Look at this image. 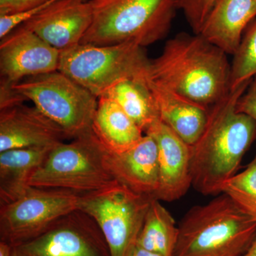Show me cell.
I'll return each mask as SVG.
<instances>
[{"instance_id":"obj_1","label":"cell","mask_w":256,"mask_h":256,"mask_svg":"<svg viewBox=\"0 0 256 256\" xmlns=\"http://www.w3.org/2000/svg\"><path fill=\"white\" fill-rule=\"evenodd\" d=\"M252 82L230 90L208 109L203 132L190 146L192 185L202 194L220 193L222 185L236 174L244 154L256 139V122L236 109Z\"/></svg>"},{"instance_id":"obj_2","label":"cell","mask_w":256,"mask_h":256,"mask_svg":"<svg viewBox=\"0 0 256 256\" xmlns=\"http://www.w3.org/2000/svg\"><path fill=\"white\" fill-rule=\"evenodd\" d=\"M226 54L200 34L178 33L150 60L148 77L210 109L230 92Z\"/></svg>"},{"instance_id":"obj_3","label":"cell","mask_w":256,"mask_h":256,"mask_svg":"<svg viewBox=\"0 0 256 256\" xmlns=\"http://www.w3.org/2000/svg\"><path fill=\"white\" fill-rule=\"evenodd\" d=\"M178 227L173 256H240L256 235V222L224 194L194 206Z\"/></svg>"},{"instance_id":"obj_4","label":"cell","mask_w":256,"mask_h":256,"mask_svg":"<svg viewBox=\"0 0 256 256\" xmlns=\"http://www.w3.org/2000/svg\"><path fill=\"white\" fill-rule=\"evenodd\" d=\"M90 26L80 44L150 46L168 36L178 0H90Z\"/></svg>"},{"instance_id":"obj_5","label":"cell","mask_w":256,"mask_h":256,"mask_svg":"<svg viewBox=\"0 0 256 256\" xmlns=\"http://www.w3.org/2000/svg\"><path fill=\"white\" fill-rule=\"evenodd\" d=\"M107 154L92 130L72 142L60 143L52 148L30 185L82 194L107 188L117 182L106 162Z\"/></svg>"},{"instance_id":"obj_6","label":"cell","mask_w":256,"mask_h":256,"mask_svg":"<svg viewBox=\"0 0 256 256\" xmlns=\"http://www.w3.org/2000/svg\"><path fill=\"white\" fill-rule=\"evenodd\" d=\"M60 52L58 70L98 98L122 80L146 76L150 63L143 47L133 43L79 44Z\"/></svg>"},{"instance_id":"obj_7","label":"cell","mask_w":256,"mask_h":256,"mask_svg":"<svg viewBox=\"0 0 256 256\" xmlns=\"http://www.w3.org/2000/svg\"><path fill=\"white\" fill-rule=\"evenodd\" d=\"M13 88L60 126L69 139L92 131L98 98L60 70L28 77Z\"/></svg>"},{"instance_id":"obj_8","label":"cell","mask_w":256,"mask_h":256,"mask_svg":"<svg viewBox=\"0 0 256 256\" xmlns=\"http://www.w3.org/2000/svg\"><path fill=\"white\" fill-rule=\"evenodd\" d=\"M152 198L116 182L107 188L80 194L78 210L98 224L111 256H128L136 246Z\"/></svg>"},{"instance_id":"obj_9","label":"cell","mask_w":256,"mask_h":256,"mask_svg":"<svg viewBox=\"0 0 256 256\" xmlns=\"http://www.w3.org/2000/svg\"><path fill=\"white\" fill-rule=\"evenodd\" d=\"M80 194L64 188L30 186L15 201L0 204V242L12 246L36 236L78 210Z\"/></svg>"},{"instance_id":"obj_10","label":"cell","mask_w":256,"mask_h":256,"mask_svg":"<svg viewBox=\"0 0 256 256\" xmlns=\"http://www.w3.org/2000/svg\"><path fill=\"white\" fill-rule=\"evenodd\" d=\"M12 256H111V254L94 218L77 210L36 236L12 246Z\"/></svg>"},{"instance_id":"obj_11","label":"cell","mask_w":256,"mask_h":256,"mask_svg":"<svg viewBox=\"0 0 256 256\" xmlns=\"http://www.w3.org/2000/svg\"><path fill=\"white\" fill-rule=\"evenodd\" d=\"M60 50L20 25L0 44L1 82L14 86L23 79L58 70Z\"/></svg>"},{"instance_id":"obj_12","label":"cell","mask_w":256,"mask_h":256,"mask_svg":"<svg viewBox=\"0 0 256 256\" xmlns=\"http://www.w3.org/2000/svg\"><path fill=\"white\" fill-rule=\"evenodd\" d=\"M92 18L90 0H56L22 25L62 50L80 43Z\"/></svg>"},{"instance_id":"obj_13","label":"cell","mask_w":256,"mask_h":256,"mask_svg":"<svg viewBox=\"0 0 256 256\" xmlns=\"http://www.w3.org/2000/svg\"><path fill=\"white\" fill-rule=\"evenodd\" d=\"M69 138L36 107L24 104L0 110V152L20 148H52Z\"/></svg>"},{"instance_id":"obj_14","label":"cell","mask_w":256,"mask_h":256,"mask_svg":"<svg viewBox=\"0 0 256 256\" xmlns=\"http://www.w3.org/2000/svg\"><path fill=\"white\" fill-rule=\"evenodd\" d=\"M158 146L159 188L156 198L173 202L186 194L191 185V146L164 122L158 121L148 131Z\"/></svg>"},{"instance_id":"obj_15","label":"cell","mask_w":256,"mask_h":256,"mask_svg":"<svg viewBox=\"0 0 256 256\" xmlns=\"http://www.w3.org/2000/svg\"><path fill=\"white\" fill-rule=\"evenodd\" d=\"M106 162L116 181L136 193L156 198L159 163L154 138L144 134L137 144L122 152L108 150Z\"/></svg>"},{"instance_id":"obj_16","label":"cell","mask_w":256,"mask_h":256,"mask_svg":"<svg viewBox=\"0 0 256 256\" xmlns=\"http://www.w3.org/2000/svg\"><path fill=\"white\" fill-rule=\"evenodd\" d=\"M256 18V0H216L200 34L227 55H234Z\"/></svg>"},{"instance_id":"obj_17","label":"cell","mask_w":256,"mask_h":256,"mask_svg":"<svg viewBox=\"0 0 256 256\" xmlns=\"http://www.w3.org/2000/svg\"><path fill=\"white\" fill-rule=\"evenodd\" d=\"M160 120L171 128L190 146L201 136L208 118V109L195 104L146 76Z\"/></svg>"},{"instance_id":"obj_18","label":"cell","mask_w":256,"mask_h":256,"mask_svg":"<svg viewBox=\"0 0 256 256\" xmlns=\"http://www.w3.org/2000/svg\"><path fill=\"white\" fill-rule=\"evenodd\" d=\"M50 150L20 148L0 152V204L14 202L28 191L32 176Z\"/></svg>"},{"instance_id":"obj_19","label":"cell","mask_w":256,"mask_h":256,"mask_svg":"<svg viewBox=\"0 0 256 256\" xmlns=\"http://www.w3.org/2000/svg\"><path fill=\"white\" fill-rule=\"evenodd\" d=\"M92 130L110 152H122L137 144L143 131L120 106L106 96L98 98Z\"/></svg>"},{"instance_id":"obj_20","label":"cell","mask_w":256,"mask_h":256,"mask_svg":"<svg viewBox=\"0 0 256 256\" xmlns=\"http://www.w3.org/2000/svg\"><path fill=\"white\" fill-rule=\"evenodd\" d=\"M148 74L141 78L122 80L104 95L114 101L144 133L160 120L154 98L146 82Z\"/></svg>"},{"instance_id":"obj_21","label":"cell","mask_w":256,"mask_h":256,"mask_svg":"<svg viewBox=\"0 0 256 256\" xmlns=\"http://www.w3.org/2000/svg\"><path fill=\"white\" fill-rule=\"evenodd\" d=\"M178 236L172 216L158 198H152L136 246L162 256H173Z\"/></svg>"},{"instance_id":"obj_22","label":"cell","mask_w":256,"mask_h":256,"mask_svg":"<svg viewBox=\"0 0 256 256\" xmlns=\"http://www.w3.org/2000/svg\"><path fill=\"white\" fill-rule=\"evenodd\" d=\"M220 194L230 197L244 213L256 222V152L252 162L244 171L223 184Z\"/></svg>"},{"instance_id":"obj_23","label":"cell","mask_w":256,"mask_h":256,"mask_svg":"<svg viewBox=\"0 0 256 256\" xmlns=\"http://www.w3.org/2000/svg\"><path fill=\"white\" fill-rule=\"evenodd\" d=\"M230 64V90L256 76V18L248 25Z\"/></svg>"},{"instance_id":"obj_24","label":"cell","mask_w":256,"mask_h":256,"mask_svg":"<svg viewBox=\"0 0 256 256\" xmlns=\"http://www.w3.org/2000/svg\"><path fill=\"white\" fill-rule=\"evenodd\" d=\"M216 0H178V8L184 14L194 34H200L208 13Z\"/></svg>"},{"instance_id":"obj_25","label":"cell","mask_w":256,"mask_h":256,"mask_svg":"<svg viewBox=\"0 0 256 256\" xmlns=\"http://www.w3.org/2000/svg\"><path fill=\"white\" fill-rule=\"evenodd\" d=\"M48 0H0V16L34 9Z\"/></svg>"},{"instance_id":"obj_26","label":"cell","mask_w":256,"mask_h":256,"mask_svg":"<svg viewBox=\"0 0 256 256\" xmlns=\"http://www.w3.org/2000/svg\"><path fill=\"white\" fill-rule=\"evenodd\" d=\"M237 111L252 118L256 122V76L252 78L245 92L239 99Z\"/></svg>"},{"instance_id":"obj_27","label":"cell","mask_w":256,"mask_h":256,"mask_svg":"<svg viewBox=\"0 0 256 256\" xmlns=\"http://www.w3.org/2000/svg\"><path fill=\"white\" fill-rule=\"evenodd\" d=\"M26 99L13 88V86L0 82V110L24 104Z\"/></svg>"},{"instance_id":"obj_28","label":"cell","mask_w":256,"mask_h":256,"mask_svg":"<svg viewBox=\"0 0 256 256\" xmlns=\"http://www.w3.org/2000/svg\"><path fill=\"white\" fill-rule=\"evenodd\" d=\"M128 256H162L156 252H150L136 246Z\"/></svg>"},{"instance_id":"obj_29","label":"cell","mask_w":256,"mask_h":256,"mask_svg":"<svg viewBox=\"0 0 256 256\" xmlns=\"http://www.w3.org/2000/svg\"><path fill=\"white\" fill-rule=\"evenodd\" d=\"M12 246L4 242H0V256H12Z\"/></svg>"},{"instance_id":"obj_30","label":"cell","mask_w":256,"mask_h":256,"mask_svg":"<svg viewBox=\"0 0 256 256\" xmlns=\"http://www.w3.org/2000/svg\"><path fill=\"white\" fill-rule=\"evenodd\" d=\"M240 256H256V235L247 250Z\"/></svg>"}]
</instances>
